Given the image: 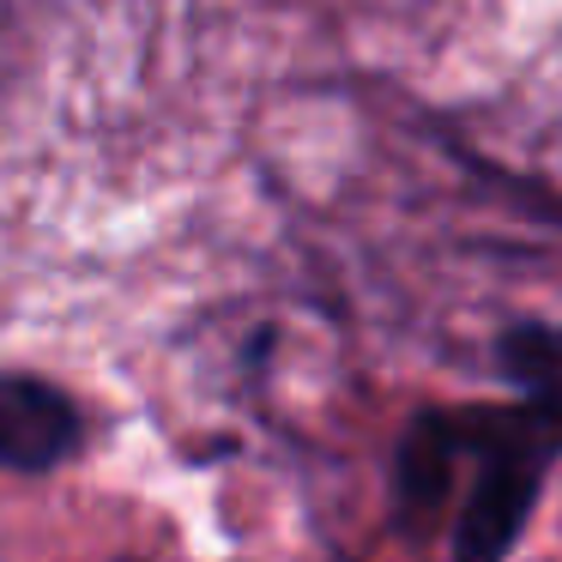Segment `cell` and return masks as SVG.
Masks as SVG:
<instances>
[{
  "instance_id": "6da1fadb",
  "label": "cell",
  "mask_w": 562,
  "mask_h": 562,
  "mask_svg": "<svg viewBox=\"0 0 562 562\" xmlns=\"http://www.w3.org/2000/svg\"><path fill=\"white\" fill-rule=\"evenodd\" d=\"M460 460H477L472 496L453 526V562H508L538 502L544 465L562 453V400H520L496 412H448Z\"/></svg>"
},
{
  "instance_id": "7a4b0ae2",
  "label": "cell",
  "mask_w": 562,
  "mask_h": 562,
  "mask_svg": "<svg viewBox=\"0 0 562 562\" xmlns=\"http://www.w3.org/2000/svg\"><path fill=\"white\" fill-rule=\"evenodd\" d=\"M79 448V412L61 387L37 375H0V465L49 472Z\"/></svg>"
},
{
  "instance_id": "3957f363",
  "label": "cell",
  "mask_w": 562,
  "mask_h": 562,
  "mask_svg": "<svg viewBox=\"0 0 562 562\" xmlns=\"http://www.w3.org/2000/svg\"><path fill=\"white\" fill-rule=\"evenodd\" d=\"M453 460H460V441H453L448 412H424L405 429L400 453H393V496H400L405 520H429L448 502Z\"/></svg>"
}]
</instances>
